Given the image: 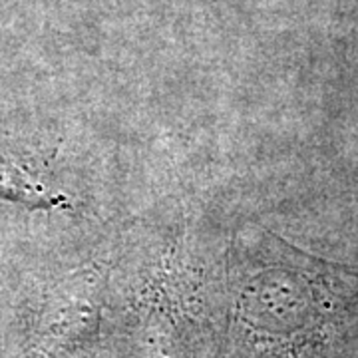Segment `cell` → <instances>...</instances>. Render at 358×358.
<instances>
[{
    "instance_id": "6da1fadb",
    "label": "cell",
    "mask_w": 358,
    "mask_h": 358,
    "mask_svg": "<svg viewBox=\"0 0 358 358\" xmlns=\"http://www.w3.org/2000/svg\"><path fill=\"white\" fill-rule=\"evenodd\" d=\"M0 197L24 203L28 207H54L60 199L46 192L26 171L6 162H0Z\"/></svg>"
}]
</instances>
